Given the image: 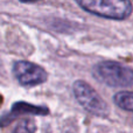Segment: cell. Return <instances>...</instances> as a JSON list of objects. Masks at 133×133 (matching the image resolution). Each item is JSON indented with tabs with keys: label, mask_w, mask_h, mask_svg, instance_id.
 <instances>
[{
	"label": "cell",
	"mask_w": 133,
	"mask_h": 133,
	"mask_svg": "<svg viewBox=\"0 0 133 133\" xmlns=\"http://www.w3.org/2000/svg\"><path fill=\"white\" fill-rule=\"evenodd\" d=\"M20 2L22 4H33V2H37V1H41V0H19Z\"/></svg>",
	"instance_id": "ba28073f"
},
{
	"label": "cell",
	"mask_w": 133,
	"mask_h": 133,
	"mask_svg": "<svg viewBox=\"0 0 133 133\" xmlns=\"http://www.w3.org/2000/svg\"><path fill=\"white\" fill-rule=\"evenodd\" d=\"M1 102H2V97H1V95H0V104H1Z\"/></svg>",
	"instance_id": "9c48e42d"
},
{
	"label": "cell",
	"mask_w": 133,
	"mask_h": 133,
	"mask_svg": "<svg viewBox=\"0 0 133 133\" xmlns=\"http://www.w3.org/2000/svg\"><path fill=\"white\" fill-rule=\"evenodd\" d=\"M72 92L78 104L89 113L101 118H106L110 115L108 103L85 81H75L72 84Z\"/></svg>",
	"instance_id": "3957f363"
},
{
	"label": "cell",
	"mask_w": 133,
	"mask_h": 133,
	"mask_svg": "<svg viewBox=\"0 0 133 133\" xmlns=\"http://www.w3.org/2000/svg\"><path fill=\"white\" fill-rule=\"evenodd\" d=\"M113 103L125 111L133 112V91H119L113 96Z\"/></svg>",
	"instance_id": "8992f818"
},
{
	"label": "cell",
	"mask_w": 133,
	"mask_h": 133,
	"mask_svg": "<svg viewBox=\"0 0 133 133\" xmlns=\"http://www.w3.org/2000/svg\"><path fill=\"white\" fill-rule=\"evenodd\" d=\"M13 75L22 87H36L47 82L48 72L46 69L29 61H16L13 64Z\"/></svg>",
	"instance_id": "277c9868"
},
{
	"label": "cell",
	"mask_w": 133,
	"mask_h": 133,
	"mask_svg": "<svg viewBox=\"0 0 133 133\" xmlns=\"http://www.w3.org/2000/svg\"><path fill=\"white\" fill-rule=\"evenodd\" d=\"M92 76L110 88H129L133 85V69L116 61H102L95 64Z\"/></svg>",
	"instance_id": "7a4b0ae2"
},
{
	"label": "cell",
	"mask_w": 133,
	"mask_h": 133,
	"mask_svg": "<svg viewBox=\"0 0 133 133\" xmlns=\"http://www.w3.org/2000/svg\"><path fill=\"white\" fill-rule=\"evenodd\" d=\"M76 4L92 15L103 19L123 21L133 12L131 0H75Z\"/></svg>",
	"instance_id": "6da1fadb"
},
{
	"label": "cell",
	"mask_w": 133,
	"mask_h": 133,
	"mask_svg": "<svg viewBox=\"0 0 133 133\" xmlns=\"http://www.w3.org/2000/svg\"><path fill=\"white\" fill-rule=\"evenodd\" d=\"M49 112V109L44 105H34L27 102H15L12 105L11 111L0 118V127L8 126L21 116H48Z\"/></svg>",
	"instance_id": "5b68a950"
},
{
	"label": "cell",
	"mask_w": 133,
	"mask_h": 133,
	"mask_svg": "<svg viewBox=\"0 0 133 133\" xmlns=\"http://www.w3.org/2000/svg\"><path fill=\"white\" fill-rule=\"evenodd\" d=\"M36 131V125L32 119H23L16 125L14 129V132H35Z\"/></svg>",
	"instance_id": "52a82bcc"
}]
</instances>
